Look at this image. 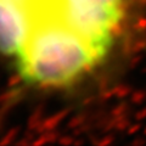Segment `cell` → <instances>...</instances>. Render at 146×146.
I'll list each match as a JSON object with an SVG mask.
<instances>
[{
  "label": "cell",
  "mask_w": 146,
  "mask_h": 146,
  "mask_svg": "<svg viewBox=\"0 0 146 146\" xmlns=\"http://www.w3.org/2000/svg\"><path fill=\"white\" fill-rule=\"evenodd\" d=\"M106 57L58 18L35 23L18 71L27 83L40 88H62L90 72Z\"/></svg>",
  "instance_id": "obj_1"
},
{
  "label": "cell",
  "mask_w": 146,
  "mask_h": 146,
  "mask_svg": "<svg viewBox=\"0 0 146 146\" xmlns=\"http://www.w3.org/2000/svg\"><path fill=\"white\" fill-rule=\"evenodd\" d=\"M9 1H13V3H17V4H21L26 7L29 9V4H31V0H9Z\"/></svg>",
  "instance_id": "obj_4"
},
{
  "label": "cell",
  "mask_w": 146,
  "mask_h": 146,
  "mask_svg": "<svg viewBox=\"0 0 146 146\" xmlns=\"http://www.w3.org/2000/svg\"><path fill=\"white\" fill-rule=\"evenodd\" d=\"M34 27L28 7L0 0V54L18 58L25 50Z\"/></svg>",
  "instance_id": "obj_3"
},
{
  "label": "cell",
  "mask_w": 146,
  "mask_h": 146,
  "mask_svg": "<svg viewBox=\"0 0 146 146\" xmlns=\"http://www.w3.org/2000/svg\"><path fill=\"white\" fill-rule=\"evenodd\" d=\"M58 20L107 56L122 34L127 0H57Z\"/></svg>",
  "instance_id": "obj_2"
},
{
  "label": "cell",
  "mask_w": 146,
  "mask_h": 146,
  "mask_svg": "<svg viewBox=\"0 0 146 146\" xmlns=\"http://www.w3.org/2000/svg\"><path fill=\"white\" fill-rule=\"evenodd\" d=\"M31 1H32V0H31Z\"/></svg>",
  "instance_id": "obj_5"
}]
</instances>
